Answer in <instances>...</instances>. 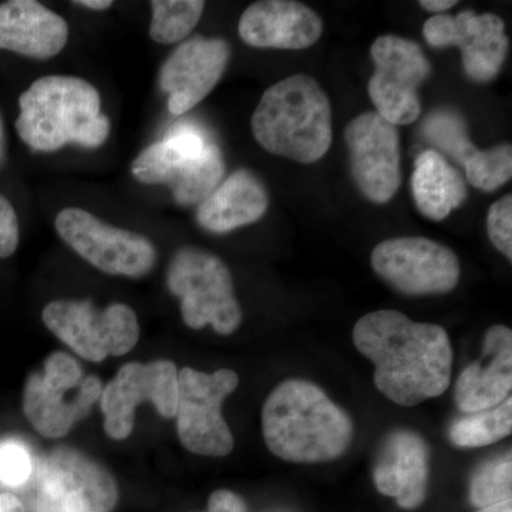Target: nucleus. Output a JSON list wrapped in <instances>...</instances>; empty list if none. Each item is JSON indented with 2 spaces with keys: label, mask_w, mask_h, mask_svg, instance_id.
Masks as SVG:
<instances>
[{
  "label": "nucleus",
  "mask_w": 512,
  "mask_h": 512,
  "mask_svg": "<svg viewBox=\"0 0 512 512\" xmlns=\"http://www.w3.org/2000/svg\"><path fill=\"white\" fill-rule=\"evenodd\" d=\"M353 342L375 365L379 392L399 406L440 397L450 386L453 348L439 325L397 311L370 312L357 320Z\"/></svg>",
  "instance_id": "1"
},
{
  "label": "nucleus",
  "mask_w": 512,
  "mask_h": 512,
  "mask_svg": "<svg viewBox=\"0 0 512 512\" xmlns=\"http://www.w3.org/2000/svg\"><path fill=\"white\" fill-rule=\"evenodd\" d=\"M262 433L276 457L292 463H325L348 451L355 427L345 410L315 383L285 380L262 410Z\"/></svg>",
  "instance_id": "2"
},
{
  "label": "nucleus",
  "mask_w": 512,
  "mask_h": 512,
  "mask_svg": "<svg viewBox=\"0 0 512 512\" xmlns=\"http://www.w3.org/2000/svg\"><path fill=\"white\" fill-rule=\"evenodd\" d=\"M19 107L16 131L32 150L52 153L70 144L97 148L109 138L99 90L80 77H40L20 94Z\"/></svg>",
  "instance_id": "3"
},
{
  "label": "nucleus",
  "mask_w": 512,
  "mask_h": 512,
  "mask_svg": "<svg viewBox=\"0 0 512 512\" xmlns=\"http://www.w3.org/2000/svg\"><path fill=\"white\" fill-rule=\"evenodd\" d=\"M251 127L259 146L269 153L312 164L332 144V107L313 77L293 74L266 90Z\"/></svg>",
  "instance_id": "4"
},
{
  "label": "nucleus",
  "mask_w": 512,
  "mask_h": 512,
  "mask_svg": "<svg viewBox=\"0 0 512 512\" xmlns=\"http://www.w3.org/2000/svg\"><path fill=\"white\" fill-rule=\"evenodd\" d=\"M225 173L221 148L197 126L183 124L164 140L144 148L131 174L147 185H168L183 207L200 205L220 185Z\"/></svg>",
  "instance_id": "5"
},
{
  "label": "nucleus",
  "mask_w": 512,
  "mask_h": 512,
  "mask_svg": "<svg viewBox=\"0 0 512 512\" xmlns=\"http://www.w3.org/2000/svg\"><path fill=\"white\" fill-rule=\"evenodd\" d=\"M167 285L181 299V315L191 329L211 325L220 335H231L242 322L234 282L221 258L205 249H178L168 266Z\"/></svg>",
  "instance_id": "6"
},
{
  "label": "nucleus",
  "mask_w": 512,
  "mask_h": 512,
  "mask_svg": "<svg viewBox=\"0 0 512 512\" xmlns=\"http://www.w3.org/2000/svg\"><path fill=\"white\" fill-rule=\"evenodd\" d=\"M119 501L113 476L89 457L57 448L33 477L30 512H110Z\"/></svg>",
  "instance_id": "7"
},
{
  "label": "nucleus",
  "mask_w": 512,
  "mask_h": 512,
  "mask_svg": "<svg viewBox=\"0 0 512 512\" xmlns=\"http://www.w3.org/2000/svg\"><path fill=\"white\" fill-rule=\"evenodd\" d=\"M43 322L53 335L90 362L126 355L140 339L136 312L124 303L99 309L90 301H53L43 311Z\"/></svg>",
  "instance_id": "8"
},
{
  "label": "nucleus",
  "mask_w": 512,
  "mask_h": 512,
  "mask_svg": "<svg viewBox=\"0 0 512 512\" xmlns=\"http://www.w3.org/2000/svg\"><path fill=\"white\" fill-rule=\"evenodd\" d=\"M234 370L214 373L184 367L178 372L177 427L181 443L198 456L225 457L234 450V437L222 417V403L237 389Z\"/></svg>",
  "instance_id": "9"
},
{
  "label": "nucleus",
  "mask_w": 512,
  "mask_h": 512,
  "mask_svg": "<svg viewBox=\"0 0 512 512\" xmlns=\"http://www.w3.org/2000/svg\"><path fill=\"white\" fill-rule=\"evenodd\" d=\"M59 237L84 261L110 275L143 278L153 271L157 249L138 232L113 227L82 208H64L56 217Z\"/></svg>",
  "instance_id": "10"
},
{
  "label": "nucleus",
  "mask_w": 512,
  "mask_h": 512,
  "mask_svg": "<svg viewBox=\"0 0 512 512\" xmlns=\"http://www.w3.org/2000/svg\"><path fill=\"white\" fill-rule=\"evenodd\" d=\"M375 73L369 80V96L376 113L393 126H407L419 119V87L429 77L430 63L423 50L404 37H377L370 49Z\"/></svg>",
  "instance_id": "11"
},
{
  "label": "nucleus",
  "mask_w": 512,
  "mask_h": 512,
  "mask_svg": "<svg viewBox=\"0 0 512 512\" xmlns=\"http://www.w3.org/2000/svg\"><path fill=\"white\" fill-rule=\"evenodd\" d=\"M370 259L376 274L404 295H441L460 281L457 255L427 238L386 239L376 245Z\"/></svg>",
  "instance_id": "12"
},
{
  "label": "nucleus",
  "mask_w": 512,
  "mask_h": 512,
  "mask_svg": "<svg viewBox=\"0 0 512 512\" xmlns=\"http://www.w3.org/2000/svg\"><path fill=\"white\" fill-rule=\"evenodd\" d=\"M104 429L111 439L124 440L133 433L138 404L153 402L165 419L175 417L178 403V370L170 360L127 363L101 393Z\"/></svg>",
  "instance_id": "13"
},
{
  "label": "nucleus",
  "mask_w": 512,
  "mask_h": 512,
  "mask_svg": "<svg viewBox=\"0 0 512 512\" xmlns=\"http://www.w3.org/2000/svg\"><path fill=\"white\" fill-rule=\"evenodd\" d=\"M345 140L353 178L362 194L376 204L392 200L402 184L397 127L372 111L350 121Z\"/></svg>",
  "instance_id": "14"
},
{
  "label": "nucleus",
  "mask_w": 512,
  "mask_h": 512,
  "mask_svg": "<svg viewBox=\"0 0 512 512\" xmlns=\"http://www.w3.org/2000/svg\"><path fill=\"white\" fill-rule=\"evenodd\" d=\"M423 35L433 47H460L464 72L474 82L495 79L507 57L503 19L491 13L477 15L473 10H464L457 16H433L424 23Z\"/></svg>",
  "instance_id": "15"
},
{
  "label": "nucleus",
  "mask_w": 512,
  "mask_h": 512,
  "mask_svg": "<svg viewBox=\"0 0 512 512\" xmlns=\"http://www.w3.org/2000/svg\"><path fill=\"white\" fill-rule=\"evenodd\" d=\"M231 47L224 39L194 36L185 40L161 66L160 87L168 110L183 116L215 89L227 69Z\"/></svg>",
  "instance_id": "16"
},
{
  "label": "nucleus",
  "mask_w": 512,
  "mask_h": 512,
  "mask_svg": "<svg viewBox=\"0 0 512 512\" xmlns=\"http://www.w3.org/2000/svg\"><path fill=\"white\" fill-rule=\"evenodd\" d=\"M323 22L318 13L292 0L252 3L239 19L238 32L248 46L302 50L318 42Z\"/></svg>",
  "instance_id": "17"
},
{
  "label": "nucleus",
  "mask_w": 512,
  "mask_h": 512,
  "mask_svg": "<svg viewBox=\"0 0 512 512\" xmlns=\"http://www.w3.org/2000/svg\"><path fill=\"white\" fill-rule=\"evenodd\" d=\"M373 478L377 490L403 510H416L427 497L429 446L419 434L397 430L384 441Z\"/></svg>",
  "instance_id": "18"
},
{
  "label": "nucleus",
  "mask_w": 512,
  "mask_h": 512,
  "mask_svg": "<svg viewBox=\"0 0 512 512\" xmlns=\"http://www.w3.org/2000/svg\"><path fill=\"white\" fill-rule=\"evenodd\" d=\"M488 362H474L457 380L456 403L466 414L485 412L500 406L512 389V332L503 325L491 326L484 336Z\"/></svg>",
  "instance_id": "19"
},
{
  "label": "nucleus",
  "mask_w": 512,
  "mask_h": 512,
  "mask_svg": "<svg viewBox=\"0 0 512 512\" xmlns=\"http://www.w3.org/2000/svg\"><path fill=\"white\" fill-rule=\"evenodd\" d=\"M69 40V25L36 0H10L0 5V49L30 59L59 55Z\"/></svg>",
  "instance_id": "20"
},
{
  "label": "nucleus",
  "mask_w": 512,
  "mask_h": 512,
  "mask_svg": "<svg viewBox=\"0 0 512 512\" xmlns=\"http://www.w3.org/2000/svg\"><path fill=\"white\" fill-rule=\"evenodd\" d=\"M101 393L103 386L99 377L87 376L73 399L66 400V390L55 389L43 382L39 373H32L23 394V410L37 433L47 439H60L77 421L92 412Z\"/></svg>",
  "instance_id": "21"
},
{
  "label": "nucleus",
  "mask_w": 512,
  "mask_h": 512,
  "mask_svg": "<svg viewBox=\"0 0 512 512\" xmlns=\"http://www.w3.org/2000/svg\"><path fill=\"white\" fill-rule=\"evenodd\" d=\"M269 200L264 184L248 170H237L198 205L197 221L205 231L225 234L264 217Z\"/></svg>",
  "instance_id": "22"
},
{
  "label": "nucleus",
  "mask_w": 512,
  "mask_h": 512,
  "mask_svg": "<svg viewBox=\"0 0 512 512\" xmlns=\"http://www.w3.org/2000/svg\"><path fill=\"white\" fill-rule=\"evenodd\" d=\"M412 188L417 208L433 221L447 218L467 197L466 181L436 150L416 158Z\"/></svg>",
  "instance_id": "23"
},
{
  "label": "nucleus",
  "mask_w": 512,
  "mask_h": 512,
  "mask_svg": "<svg viewBox=\"0 0 512 512\" xmlns=\"http://www.w3.org/2000/svg\"><path fill=\"white\" fill-rule=\"evenodd\" d=\"M512 431V399L485 412L467 414L453 421L448 431L451 443L457 447L490 446L510 436Z\"/></svg>",
  "instance_id": "24"
},
{
  "label": "nucleus",
  "mask_w": 512,
  "mask_h": 512,
  "mask_svg": "<svg viewBox=\"0 0 512 512\" xmlns=\"http://www.w3.org/2000/svg\"><path fill=\"white\" fill-rule=\"evenodd\" d=\"M205 2L201 0H153L150 37L160 45H174L197 28Z\"/></svg>",
  "instance_id": "25"
},
{
  "label": "nucleus",
  "mask_w": 512,
  "mask_h": 512,
  "mask_svg": "<svg viewBox=\"0 0 512 512\" xmlns=\"http://www.w3.org/2000/svg\"><path fill=\"white\" fill-rule=\"evenodd\" d=\"M511 497V453L483 464L471 478L470 501L478 510L511 501Z\"/></svg>",
  "instance_id": "26"
},
{
  "label": "nucleus",
  "mask_w": 512,
  "mask_h": 512,
  "mask_svg": "<svg viewBox=\"0 0 512 512\" xmlns=\"http://www.w3.org/2000/svg\"><path fill=\"white\" fill-rule=\"evenodd\" d=\"M466 175L468 183L481 191H495L508 183L512 175V147L511 144L476 150L467 158Z\"/></svg>",
  "instance_id": "27"
},
{
  "label": "nucleus",
  "mask_w": 512,
  "mask_h": 512,
  "mask_svg": "<svg viewBox=\"0 0 512 512\" xmlns=\"http://www.w3.org/2000/svg\"><path fill=\"white\" fill-rule=\"evenodd\" d=\"M423 134L431 143L447 151L460 163L477 150L468 140L467 127L463 119L453 111H436L423 124Z\"/></svg>",
  "instance_id": "28"
},
{
  "label": "nucleus",
  "mask_w": 512,
  "mask_h": 512,
  "mask_svg": "<svg viewBox=\"0 0 512 512\" xmlns=\"http://www.w3.org/2000/svg\"><path fill=\"white\" fill-rule=\"evenodd\" d=\"M33 474L28 448L10 440L0 446V481L8 487H22Z\"/></svg>",
  "instance_id": "29"
},
{
  "label": "nucleus",
  "mask_w": 512,
  "mask_h": 512,
  "mask_svg": "<svg viewBox=\"0 0 512 512\" xmlns=\"http://www.w3.org/2000/svg\"><path fill=\"white\" fill-rule=\"evenodd\" d=\"M487 229L494 247L512 261V195H505L491 205Z\"/></svg>",
  "instance_id": "30"
},
{
  "label": "nucleus",
  "mask_w": 512,
  "mask_h": 512,
  "mask_svg": "<svg viewBox=\"0 0 512 512\" xmlns=\"http://www.w3.org/2000/svg\"><path fill=\"white\" fill-rule=\"evenodd\" d=\"M40 376H42L43 382L49 386L66 390V392L79 389L84 379L83 369L79 363L72 356L63 352H56L47 357L45 372Z\"/></svg>",
  "instance_id": "31"
},
{
  "label": "nucleus",
  "mask_w": 512,
  "mask_h": 512,
  "mask_svg": "<svg viewBox=\"0 0 512 512\" xmlns=\"http://www.w3.org/2000/svg\"><path fill=\"white\" fill-rule=\"evenodd\" d=\"M19 220L15 208L0 195V258H9L18 249Z\"/></svg>",
  "instance_id": "32"
},
{
  "label": "nucleus",
  "mask_w": 512,
  "mask_h": 512,
  "mask_svg": "<svg viewBox=\"0 0 512 512\" xmlns=\"http://www.w3.org/2000/svg\"><path fill=\"white\" fill-rule=\"evenodd\" d=\"M208 512H248L247 504L238 494L228 490L212 493L208 501Z\"/></svg>",
  "instance_id": "33"
},
{
  "label": "nucleus",
  "mask_w": 512,
  "mask_h": 512,
  "mask_svg": "<svg viewBox=\"0 0 512 512\" xmlns=\"http://www.w3.org/2000/svg\"><path fill=\"white\" fill-rule=\"evenodd\" d=\"M0 512H26V508L16 495L5 493L0 495Z\"/></svg>",
  "instance_id": "34"
},
{
  "label": "nucleus",
  "mask_w": 512,
  "mask_h": 512,
  "mask_svg": "<svg viewBox=\"0 0 512 512\" xmlns=\"http://www.w3.org/2000/svg\"><path fill=\"white\" fill-rule=\"evenodd\" d=\"M421 8L429 10V12H444L457 5L456 0H421L419 2Z\"/></svg>",
  "instance_id": "35"
},
{
  "label": "nucleus",
  "mask_w": 512,
  "mask_h": 512,
  "mask_svg": "<svg viewBox=\"0 0 512 512\" xmlns=\"http://www.w3.org/2000/svg\"><path fill=\"white\" fill-rule=\"evenodd\" d=\"M73 5L92 10H106L113 6L111 0H76Z\"/></svg>",
  "instance_id": "36"
},
{
  "label": "nucleus",
  "mask_w": 512,
  "mask_h": 512,
  "mask_svg": "<svg viewBox=\"0 0 512 512\" xmlns=\"http://www.w3.org/2000/svg\"><path fill=\"white\" fill-rule=\"evenodd\" d=\"M476 512H512V500L493 505V507L483 508V510H478Z\"/></svg>",
  "instance_id": "37"
},
{
  "label": "nucleus",
  "mask_w": 512,
  "mask_h": 512,
  "mask_svg": "<svg viewBox=\"0 0 512 512\" xmlns=\"http://www.w3.org/2000/svg\"><path fill=\"white\" fill-rule=\"evenodd\" d=\"M5 154V131H3L2 119H0V161L3 160Z\"/></svg>",
  "instance_id": "38"
}]
</instances>
